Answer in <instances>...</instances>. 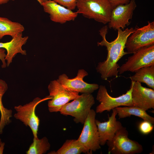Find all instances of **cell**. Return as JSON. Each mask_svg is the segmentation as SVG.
Masks as SVG:
<instances>
[{
    "instance_id": "obj_3",
    "label": "cell",
    "mask_w": 154,
    "mask_h": 154,
    "mask_svg": "<svg viewBox=\"0 0 154 154\" xmlns=\"http://www.w3.org/2000/svg\"><path fill=\"white\" fill-rule=\"evenodd\" d=\"M95 103L92 94L82 93L72 102L63 106L59 112L62 114L73 117L76 123L83 124Z\"/></svg>"
},
{
    "instance_id": "obj_14",
    "label": "cell",
    "mask_w": 154,
    "mask_h": 154,
    "mask_svg": "<svg viewBox=\"0 0 154 154\" xmlns=\"http://www.w3.org/2000/svg\"><path fill=\"white\" fill-rule=\"evenodd\" d=\"M131 96L133 106L146 111L154 109V89L144 87L140 82H134Z\"/></svg>"
},
{
    "instance_id": "obj_16",
    "label": "cell",
    "mask_w": 154,
    "mask_h": 154,
    "mask_svg": "<svg viewBox=\"0 0 154 154\" xmlns=\"http://www.w3.org/2000/svg\"><path fill=\"white\" fill-rule=\"evenodd\" d=\"M28 38L27 36L23 37L22 33H21L13 38L9 42H0V48L5 49L7 52L5 58L7 66H9L17 54L20 53L23 55L27 54L26 50H23L22 47L26 44Z\"/></svg>"
},
{
    "instance_id": "obj_1",
    "label": "cell",
    "mask_w": 154,
    "mask_h": 154,
    "mask_svg": "<svg viewBox=\"0 0 154 154\" xmlns=\"http://www.w3.org/2000/svg\"><path fill=\"white\" fill-rule=\"evenodd\" d=\"M117 31V38L111 42H109L106 38L108 32L107 25L103 27L99 31L102 40L97 42L98 45L106 47L108 51L106 60L99 62L96 68L103 80H106L113 76L117 77L120 67L117 62L124 55L128 54L124 51L125 43L128 37L134 32V29L131 27L124 30L119 29Z\"/></svg>"
},
{
    "instance_id": "obj_4",
    "label": "cell",
    "mask_w": 154,
    "mask_h": 154,
    "mask_svg": "<svg viewBox=\"0 0 154 154\" xmlns=\"http://www.w3.org/2000/svg\"><path fill=\"white\" fill-rule=\"evenodd\" d=\"M96 113L91 109L84 123L83 129L77 139L84 153L91 154L100 148L98 128L96 123Z\"/></svg>"
},
{
    "instance_id": "obj_19",
    "label": "cell",
    "mask_w": 154,
    "mask_h": 154,
    "mask_svg": "<svg viewBox=\"0 0 154 154\" xmlns=\"http://www.w3.org/2000/svg\"><path fill=\"white\" fill-rule=\"evenodd\" d=\"M117 111V115L119 119L124 118L131 116L139 117L143 120L149 122L152 124L154 123V118L149 115L146 111L135 106H126L116 108Z\"/></svg>"
},
{
    "instance_id": "obj_2",
    "label": "cell",
    "mask_w": 154,
    "mask_h": 154,
    "mask_svg": "<svg viewBox=\"0 0 154 154\" xmlns=\"http://www.w3.org/2000/svg\"><path fill=\"white\" fill-rule=\"evenodd\" d=\"M76 12L104 24L110 20L113 7L108 0H77Z\"/></svg>"
},
{
    "instance_id": "obj_9",
    "label": "cell",
    "mask_w": 154,
    "mask_h": 154,
    "mask_svg": "<svg viewBox=\"0 0 154 154\" xmlns=\"http://www.w3.org/2000/svg\"><path fill=\"white\" fill-rule=\"evenodd\" d=\"M48 88V96L51 98L48 103V110L50 112H59L63 106L79 96V93L68 90L57 80L51 81Z\"/></svg>"
},
{
    "instance_id": "obj_21",
    "label": "cell",
    "mask_w": 154,
    "mask_h": 154,
    "mask_svg": "<svg viewBox=\"0 0 154 154\" xmlns=\"http://www.w3.org/2000/svg\"><path fill=\"white\" fill-rule=\"evenodd\" d=\"M84 153V149L78 140L67 139L56 151H52L48 154H80Z\"/></svg>"
},
{
    "instance_id": "obj_6",
    "label": "cell",
    "mask_w": 154,
    "mask_h": 154,
    "mask_svg": "<svg viewBox=\"0 0 154 154\" xmlns=\"http://www.w3.org/2000/svg\"><path fill=\"white\" fill-rule=\"evenodd\" d=\"M51 99L49 96L42 99L36 97L28 103L14 107L16 112L14 115V117L22 122L26 126L30 127L33 138H38V131L40 122L39 118L35 113L36 108L40 103Z\"/></svg>"
},
{
    "instance_id": "obj_28",
    "label": "cell",
    "mask_w": 154,
    "mask_h": 154,
    "mask_svg": "<svg viewBox=\"0 0 154 154\" xmlns=\"http://www.w3.org/2000/svg\"><path fill=\"white\" fill-rule=\"evenodd\" d=\"M15 0H0V5L7 3L10 1H14Z\"/></svg>"
},
{
    "instance_id": "obj_12",
    "label": "cell",
    "mask_w": 154,
    "mask_h": 154,
    "mask_svg": "<svg viewBox=\"0 0 154 154\" xmlns=\"http://www.w3.org/2000/svg\"><path fill=\"white\" fill-rule=\"evenodd\" d=\"M136 7L135 0H131L128 3L119 5L113 8L108 23L109 28L115 30L119 29L124 30L126 26L130 24L129 20L132 19Z\"/></svg>"
},
{
    "instance_id": "obj_17",
    "label": "cell",
    "mask_w": 154,
    "mask_h": 154,
    "mask_svg": "<svg viewBox=\"0 0 154 154\" xmlns=\"http://www.w3.org/2000/svg\"><path fill=\"white\" fill-rule=\"evenodd\" d=\"M24 30V27L21 23L0 17V40L6 35L11 36L13 38Z\"/></svg>"
},
{
    "instance_id": "obj_11",
    "label": "cell",
    "mask_w": 154,
    "mask_h": 154,
    "mask_svg": "<svg viewBox=\"0 0 154 154\" xmlns=\"http://www.w3.org/2000/svg\"><path fill=\"white\" fill-rule=\"evenodd\" d=\"M88 75L84 69H80L77 75L73 78H69L64 74L60 75L57 81L64 88L70 91L82 93L92 94L98 89L99 85L96 84H89L83 80L84 78Z\"/></svg>"
},
{
    "instance_id": "obj_27",
    "label": "cell",
    "mask_w": 154,
    "mask_h": 154,
    "mask_svg": "<svg viewBox=\"0 0 154 154\" xmlns=\"http://www.w3.org/2000/svg\"><path fill=\"white\" fill-rule=\"evenodd\" d=\"M5 144V143L3 142L0 138V154L3 153Z\"/></svg>"
},
{
    "instance_id": "obj_5",
    "label": "cell",
    "mask_w": 154,
    "mask_h": 154,
    "mask_svg": "<svg viewBox=\"0 0 154 154\" xmlns=\"http://www.w3.org/2000/svg\"><path fill=\"white\" fill-rule=\"evenodd\" d=\"M126 127L122 126L116 132L111 140L106 142L109 154H136L141 153L142 145L138 142L128 137Z\"/></svg>"
},
{
    "instance_id": "obj_29",
    "label": "cell",
    "mask_w": 154,
    "mask_h": 154,
    "mask_svg": "<svg viewBox=\"0 0 154 154\" xmlns=\"http://www.w3.org/2000/svg\"><path fill=\"white\" fill-rule=\"evenodd\" d=\"M50 0H37V1L40 4L42 3L48 1Z\"/></svg>"
},
{
    "instance_id": "obj_24",
    "label": "cell",
    "mask_w": 154,
    "mask_h": 154,
    "mask_svg": "<svg viewBox=\"0 0 154 154\" xmlns=\"http://www.w3.org/2000/svg\"><path fill=\"white\" fill-rule=\"evenodd\" d=\"M58 4L70 10L76 7L77 0H53Z\"/></svg>"
},
{
    "instance_id": "obj_7",
    "label": "cell",
    "mask_w": 154,
    "mask_h": 154,
    "mask_svg": "<svg viewBox=\"0 0 154 154\" xmlns=\"http://www.w3.org/2000/svg\"><path fill=\"white\" fill-rule=\"evenodd\" d=\"M134 82L131 81L129 90L126 92L116 97H113L108 93L105 86H99L96 100L100 103L96 108V113H102L104 111L110 112L114 108L123 106H133L131 93Z\"/></svg>"
},
{
    "instance_id": "obj_13",
    "label": "cell",
    "mask_w": 154,
    "mask_h": 154,
    "mask_svg": "<svg viewBox=\"0 0 154 154\" xmlns=\"http://www.w3.org/2000/svg\"><path fill=\"white\" fill-rule=\"evenodd\" d=\"M44 11L49 15L52 21L64 24L69 21H74L78 14L55 2L53 0L43 2L40 4Z\"/></svg>"
},
{
    "instance_id": "obj_26",
    "label": "cell",
    "mask_w": 154,
    "mask_h": 154,
    "mask_svg": "<svg viewBox=\"0 0 154 154\" xmlns=\"http://www.w3.org/2000/svg\"><path fill=\"white\" fill-rule=\"evenodd\" d=\"M5 50L3 48H0V60L1 61L2 64L1 67L2 68H5L7 66V63L6 62L5 53Z\"/></svg>"
},
{
    "instance_id": "obj_10",
    "label": "cell",
    "mask_w": 154,
    "mask_h": 154,
    "mask_svg": "<svg viewBox=\"0 0 154 154\" xmlns=\"http://www.w3.org/2000/svg\"><path fill=\"white\" fill-rule=\"evenodd\" d=\"M133 54L119 67V74L127 71L135 72L142 68L154 65V45L143 47Z\"/></svg>"
},
{
    "instance_id": "obj_8",
    "label": "cell",
    "mask_w": 154,
    "mask_h": 154,
    "mask_svg": "<svg viewBox=\"0 0 154 154\" xmlns=\"http://www.w3.org/2000/svg\"><path fill=\"white\" fill-rule=\"evenodd\" d=\"M154 45V22L139 28L136 26L134 32L128 37L125 48L128 54L133 53L139 49Z\"/></svg>"
},
{
    "instance_id": "obj_22",
    "label": "cell",
    "mask_w": 154,
    "mask_h": 154,
    "mask_svg": "<svg viewBox=\"0 0 154 154\" xmlns=\"http://www.w3.org/2000/svg\"><path fill=\"white\" fill-rule=\"evenodd\" d=\"M50 145L47 138H33V142L26 152L27 154H44L49 150Z\"/></svg>"
},
{
    "instance_id": "obj_25",
    "label": "cell",
    "mask_w": 154,
    "mask_h": 154,
    "mask_svg": "<svg viewBox=\"0 0 154 154\" xmlns=\"http://www.w3.org/2000/svg\"><path fill=\"white\" fill-rule=\"evenodd\" d=\"M113 8L120 5L127 4L131 0H108Z\"/></svg>"
},
{
    "instance_id": "obj_15",
    "label": "cell",
    "mask_w": 154,
    "mask_h": 154,
    "mask_svg": "<svg viewBox=\"0 0 154 154\" xmlns=\"http://www.w3.org/2000/svg\"><path fill=\"white\" fill-rule=\"evenodd\" d=\"M117 111L115 108L112 110V114L107 121L101 122L96 119L100 146L104 145L107 141L111 140L117 131L123 126L121 123L117 120Z\"/></svg>"
},
{
    "instance_id": "obj_20",
    "label": "cell",
    "mask_w": 154,
    "mask_h": 154,
    "mask_svg": "<svg viewBox=\"0 0 154 154\" xmlns=\"http://www.w3.org/2000/svg\"><path fill=\"white\" fill-rule=\"evenodd\" d=\"M130 77L131 81L145 83L154 89V65L142 68Z\"/></svg>"
},
{
    "instance_id": "obj_18",
    "label": "cell",
    "mask_w": 154,
    "mask_h": 154,
    "mask_svg": "<svg viewBox=\"0 0 154 154\" xmlns=\"http://www.w3.org/2000/svg\"><path fill=\"white\" fill-rule=\"evenodd\" d=\"M8 89L7 84L4 80L0 79V135L3 133L5 127L11 121L12 111L5 108L2 102L3 96Z\"/></svg>"
},
{
    "instance_id": "obj_23",
    "label": "cell",
    "mask_w": 154,
    "mask_h": 154,
    "mask_svg": "<svg viewBox=\"0 0 154 154\" xmlns=\"http://www.w3.org/2000/svg\"><path fill=\"white\" fill-rule=\"evenodd\" d=\"M152 124L149 121L143 120L139 125V130L142 134L144 135L148 134L153 129V126Z\"/></svg>"
}]
</instances>
